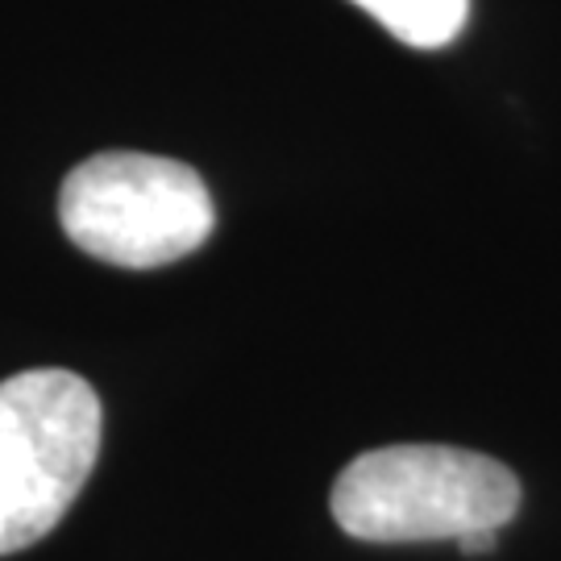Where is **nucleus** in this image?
<instances>
[{
	"instance_id": "nucleus-1",
	"label": "nucleus",
	"mask_w": 561,
	"mask_h": 561,
	"mask_svg": "<svg viewBox=\"0 0 561 561\" xmlns=\"http://www.w3.org/2000/svg\"><path fill=\"white\" fill-rule=\"evenodd\" d=\"M520 512V479L503 461L458 445H382L333 482V520L370 545L461 541L500 533Z\"/></svg>"
},
{
	"instance_id": "nucleus-2",
	"label": "nucleus",
	"mask_w": 561,
	"mask_h": 561,
	"mask_svg": "<svg viewBox=\"0 0 561 561\" xmlns=\"http://www.w3.org/2000/svg\"><path fill=\"white\" fill-rule=\"evenodd\" d=\"M92 382L38 366L0 382V558L38 545L71 512L101 458Z\"/></svg>"
},
{
	"instance_id": "nucleus-3",
	"label": "nucleus",
	"mask_w": 561,
	"mask_h": 561,
	"mask_svg": "<svg viewBox=\"0 0 561 561\" xmlns=\"http://www.w3.org/2000/svg\"><path fill=\"white\" fill-rule=\"evenodd\" d=\"M59 225L92 259L154 271L196 254L217 225V208L187 162L104 150L62 180Z\"/></svg>"
},
{
	"instance_id": "nucleus-4",
	"label": "nucleus",
	"mask_w": 561,
	"mask_h": 561,
	"mask_svg": "<svg viewBox=\"0 0 561 561\" xmlns=\"http://www.w3.org/2000/svg\"><path fill=\"white\" fill-rule=\"evenodd\" d=\"M379 21L387 34L416 46V50H437L461 34L470 18V0H354Z\"/></svg>"
},
{
	"instance_id": "nucleus-5",
	"label": "nucleus",
	"mask_w": 561,
	"mask_h": 561,
	"mask_svg": "<svg viewBox=\"0 0 561 561\" xmlns=\"http://www.w3.org/2000/svg\"><path fill=\"white\" fill-rule=\"evenodd\" d=\"M458 545L461 553H491L495 549V533H466Z\"/></svg>"
}]
</instances>
